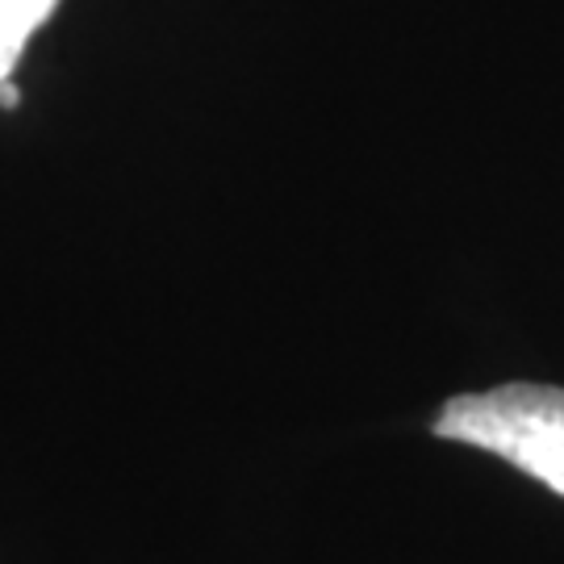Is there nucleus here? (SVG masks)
Here are the masks:
<instances>
[{
  "label": "nucleus",
  "instance_id": "f257e3e1",
  "mask_svg": "<svg viewBox=\"0 0 564 564\" xmlns=\"http://www.w3.org/2000/svg\"><path fill=\"white\" fill-rule=\"evenodd\" d=\"M435 435L519 464L527 477L564 498V389L556 384L514 381L460 393L440 410Z\"/></svg>",
  "mask_w": 564,
  "mask_h": 564
},
{
  "label": "nucleus",
  "instance_id": "f03ea898",
  "mask_svg": "<svg viewBox=\"0 0 564 564\" xmlns=\"http://www.w3.org/2000/svg\"><path fill=\"white\" fill-rule=\"evenodd\" d=\"M59 0H0V84L13 80L25 42L39 34Z\"/></svg>",
  "mask_w": 564,
  "mask_h": 564
},
{
  "label": "nucleus",
  "instance_id": "7ed1b4c3",
  "mask_svg": "<svg viewBox=\"0 0 564 564\" xmlns=\"http://www.w3.org/2000/svg\"><path fill=\"white\" fill-rule=\"evenodd\" d=\"M18 101H21V88L13 80H4L0 84V105H4V109H18Z\"/></svg>",
  "mask_w": 564,
  "mask_h": 564
}]
</instances>
